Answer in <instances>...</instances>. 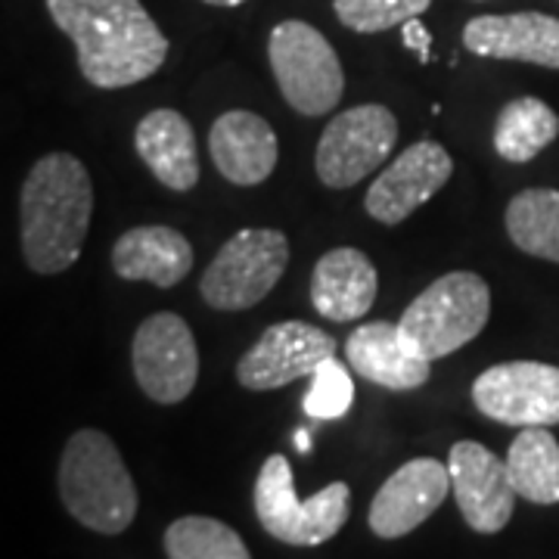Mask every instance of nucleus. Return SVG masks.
<instances>
[{
    "label": "nucleus",
    "mask_w": 559,
    "mask_h": 559,
    "mask_svg": "<svg viewBox=\"0 0 559 559\" xmlns=\"http://www.w3.org/2000/svg\"><path fill=\"white\" fill-rule=\"evenodd\" d=\"M451 175H454L451 153L436 140H419L395 156V162L385 165V171L370 183L364 209L373 221L395 227L404 218H411L419 205L432 200L451 180Z\"/></svg>",
    "instance_id": "ddd939ff"
},
{
    "label": "nucleus",
    "mask_w": 559,
    "mask_h": 559,
    "mask_svg": "<svg viewBox=\"0 0 559 559\" xmlns=\"http://www.w3.org/2000/svg\"><path fill=\"white\" fill-rule=\"evenodd\" d=\"M345 358L360 380L385 385L392 392H411L429 380L432 360L419 358L417 352L401 340L399 323L373 320L360 323L345 342Z\"/></svg>",
    "instance_id": "f3484780"
},
{
    "label": "nucleus",
    "mask_w": 559,
    "mask_h": 559,
    "mask_svg": "<svg viewBox=\"0 0 559 559\" xmlns=\"http://www.w3.org/2000/svg\"><path fill=\"white\" fill-rule=\"evenodd\" d=\"M491 318V289L473 271H454L429 283L401 314V340L419 358L441 360L473 342Z\"/></svg>",
    "instance_id": "20e7f679"
},
{
    "label": "nucleus",
    "mask_w": 559,
    "mask_h": 559,
    "mask_svg": "<svg viewBox=\"0 0 559 559\" xmlns=\"http://www.w3.org/2000/svg\"><path fill=\"white\" fill-rule=\"evenodd\" d=\"M507 234L525 255L559 264V190L532 187L507 205Z\"/></svg>",
    "instance_id": "5701e85b"
},
{
    "label": "nucleus",
    "mask_w": 559,
    "mask_h": 559,
    "mask_svg": "<svg viewBox=\"0 0 559 559\" xmlns=\"http://www.w3.org/2000/svg\"><path fill=\"white\" fill-rule=\"evenodd\" d=\"M168 559H252L242 538L212 516H183L165 532Z\"/></svg>",
    "instance_id": "b1692460"
},
{
    "label": "nucleus",
    "mask_w": 559,
    "mask_h": 559,
    "mask_svg": "<svg viewBox=\"0 0 559 559\" xmlns=\"http://www.w3.org/2000/svg\"><path fill=\"white\" fill-rule=\"evenodd\" d=\"M473 404L503 426H557L559 367L538 360L495 364L473 382Z\"/></svg>",
    "instance_id": "9d476101"
},
{
    "label": "nucleus",
    "mask_w": 559,
    "mask_h": 559,
    "mask_svg": "<svg viewBox=\"0 0 559 559\" xmlns=\"http://www.w3.org/2000/svg\"><path fill=\"white\" fill-rule=\"evenodd\" d=\"M134 146L162 187L175 193H187L200 183L197 134L178 109L146 112L134 131Z\"/></svg>",
    "instance_id": "aec40b11"
},
{
    "label": "nucleus",
    "mask_w": 559,
    "mask_h": 559,
    "mask_svg": "<svg viewBox=\"0 0 559 559\" xmlns=\"http://www.w3.org/2000/svg\"><path fill=\"white\" fill-rule=\"evenodd\" d=\"M94 215L87 168L69 153H50L32 165L22 183V255L35 274H62L81 259Z\"/></svg>",
    "instance_id": "f03ea898"
},
{
    "label": "nucleus",
    "mask_w": 559,
    "mask_h": 559,
    "mask_svg": "<svg viewBox=\"0 0 559 559\" xmlns=\"http://www.w3.org/2000/svg\"><path fill=\"white\" fill-rule=\"evenodd\" d=\"M255 513L271 538L289 547H318L336 538L352 513V488L333 481L314 498L299 500L293 485V466L283 454L264 460L255 479Z\"/></svg>",
    "instance_id": "39448f33"
},
{
    "label": "nucleus",
    "mask_w": 559,
    "mask_h": 559,
    "mask_svg": "<svg viewBox=\"0 0 559 559\" xmlns=\"http://www.w3.org/2000/svg\"><path fill=\"white\" fill-rule=\"evenodd\" d=\"M507 469L516 495L540 507L559 503V441L547 426H528L510 444Z\"/></svg>",
    "instance_id": "412c9836"
},
{
    "label": "nucleus",
    "mask_w": 559,
    "mask_h": 559,
    "mask_svg": "<svg viewBox=\"0 0 559 559\" xmlns=\"http://www.w3.org/2000/svg\"><path fill=\"white\" fill-rule=\"evenodd\" d=\"M401 40H404V47L407 50H414L417 53L419 62H429L432 60V35L426 32V25L417 20H407L401 25Z\"/></svg>",
    "instance_id": "bb28decb"
},
{
    "label": "nucleus",
    "mask_w": 559,
    "mask_h": 559,
    "mask_svg": "<svg viewBox=\"0 0 559 559\" xmlns=\"http://www.w3.org/2000/svg\"><path fill=\"white\" fill-rule=\"evenodd\" d=\"M451 485L466 525L479 535L503 532L516 510V488L510 481L507 460L479 441H457L448 457Z\"/></svg>",
    "instance_id": "f8f14e48"
},
{
    "label": "nucleus",
    "mask_w": 559,
    "mask_h": 559,
    "mask_svg": "<svg viewBox=\"0 0 559 559\" xmlns=\"http://www.w3.org/2000/svg\"><path fill=\"white\" fill-rule=\"evenodd\" d=\"M267 60L280 94L301 116H326L345 91L342 62L333 44L314 25L299 20L280 22L267 40Z\"/></svg>",
    "instance_id": "423d86ee"
},
{
    "label": "nucleus",
    "mask_w": 559,
    "mask_h": 559,
    "mask_svg": "<svg viewBox=\"0 0 559 559\" xmlns=\"http://www.w3.org/2000/svg\"><path fill=\"white\" fill-rule=\"evenodd\" d=\"M193 267V246L190 240L165 224L131 227L112 246V271L131 283H153L159 289H171Z\"/></svg>",
    "instance_id": "6ab92c4d"
},
{
    "label": "nucleus",
    "mask_w": 559,
    "mask_h": 559,
    "mask_svg": "<svg viewBox=\"0 0 559 559\" xmlns=\"http://www.w3.org/2000/svg\"><path fill=\"white\" fill-rule=\"evenodd\" d=\"M451 469L432 457H417L382 481L370 503V528L377 538H404L439 510L451 491Z\"/></svg>",
    "instance_id": "4468645a"
},
{
    "label": "nucleus",
    "mask_w": 559,
    "mask_h": 559,
    "mask_svg": "<svg viewBox=\"0 0 559 559\" xmlns=\"http://www.w3.org/2000/svg\"><path fill=\"white\" fill-rule=\"evenodd\" d=\"M559 138V116L538 97H520L500 109L495 150L507 162H532Z\"/></svg>",
    "instance_id": "4be33fe9"
},
{
    "label": "nucleus",
    "mask_w": 559,
    "mask_h": 559,
    "mask_svg": "<svg viewBox=\"0 0 559 559\" xmlns=\"http://www.w3.org/2000/svg\"><path fill=\"white\" fill-rule=\"evenodd\" d=\"M289 264V240L274 227L237 230L205 267L200 293L215 311H246L271 296Z\"/></svg>",
    "instance_id": "0eeeda50"
},
{
    "label": "nucleus",
    "mask_w": 559,
    "mask_h": 559,
    "mask_svg": "<svg viewBox=\"0 0 559 559\" xmlns=\"http://www.w3.org/2000/svg\"><path fill=\"white\" fill-rule=\"evenodd\" d=\"M399 143V119L382 103L345 109L323 128L314 153L318 178L330 190H348L380 168Z\"/></svg>",
    "instance_id": "6e6552de"
},
{
    "label": "nucleus",
    "mask_w": 559,
    "mask_h": 559,
    "mask_svg": "<svg viewBox=\"0 0 559 559\" xmlns=\"http://www.w3.org/2000/svg\"><path fill=\"white\" fill-rule=\"evenodd\" d=\"M47 10L75 40L81 75L94 87H131L168 57V38L140 0H47Z\"/></svg>",
    "instance_id": "f257e3e1"
},
{
    "label": "nucleus",
    "mask_w": 559,
    "mask_h": 559,
    "mask_svg": "<svg viewBox=\"0 0 559 559\" xmlns=\"http://www.w3.org/2000/svg\"><path fill=\"white\" fill-rule=\"evenodd\" d=\"M463 47L488 60H516L559 69V20L547 13L476 16L463 28Z\"/></svg>",
    "instance_id": "2eb2a0df"
},
{
    "label": "nucleus",
    "mask_w": 559,
    "mask_h": 559,
    "mask_svg": "<svg viewBox=\"0 0 559 559\" xmlns=\"http://www.w3.org/2000/svg\"><path fill=\"white\" fill-rule=\"evenodd\" d=\"M202 3H212V7H240L246 0H202Z\"/></svg>",
    "instance_id": "c85d7f7f"
},
{
    "label": "nucleus",
    "mask_w": 559,
    "mask_h": 559,
    "mask_svg": "<svg viewBox=\"0 0 559 559\" xmlns=\"http://www.w3.org/2000/svg\"><path fill=\"white\" fill-rule=\"evenodd\" d=\"M66 510L100 535H121L138 516V488L119 448L100 429H79L60 460Z\"/></svg>",
    "instance_id": "7ed1b4c3"
},
{
    "label": "nucleus",
    "mask_w": 559,
    "mask_h": 559,
    "mask_svg": "<svg viewBox=\"0 0 559 559\" xmlns=\"http://www.w3.org/2000/svg\"><path fill=\"white\" fill-rule=\"evenodd\" d=\"M209 150L221 178L237 187H255L274 175L280 159L277 134L271 121L249 109H230L209 131Z\"/></svg>",
    "instance_id": "dca6fc26"
},
{
    "label": "nucleus",
    "mask_w": 559,
    "mask_h": 559,
    "mask_svg": "<svg viewBox=\"0 0 559 559\" xmlns=\"http://www.w3.org/2000/svg\"><path fill=\"white\" fill-rule=\"evenodd\" d=\"M380 277L373 261L360 249L342 246L320 255L311 274V305L320 318L333 323L364 318L377 301Z\"/></svg>",
    "instance_id": "a211bd4d"
},
{
    "label": "nucleus",
    "mask_w": 559,
    "mask_h": 559,
    "mask_svg": "<svg viewBox=\"0 0 559 559\" xmlns=\"http://www.w3.org/2000/svg\"><path fill=\"white\" fill-rule=\"evenodd\" d=\"M429 3L432 0H333V10L345 28L360 35H377L423 16Z\"/></svg>",
    "instance_id": "393cba45"
},
{
    "label": "nucleus",
    "mask_w": 559,
    "mask_h": 559,
    "mask_svg": "<svg viewBox=\"0 0 559 559\" xmlns=\"http://www.w3.org/2000/svg\"><path fill=\"white\" fill-rule=\"evenodd\" d=\"M352 401H355V382L348 377L345 364H340L333 355L314 370L311 389L305 392L301 407L314 419H340L352 411Z\"/></svg>",
    "instance_id": "a878e982"
},
{
    "label": "nucleus",
    "mask_w": 559,
    "mask_h": 559,
    "mask_svg": "<svg viewBox=\"0 0 559 559\" xmlns=\"http://www.w3.org/2000/svg\"><path fill=\"white\" fill-rule=\"evenodd\" d=\"M336 355V340L305 320L267 326L259 342L237 360V382L249 392H271L314 377L320 364Z\"/></svg>",
    "instance_id": "9b49d317"
},
{
    "label": "nucleus",
    "mask_w": 559,
    "mask_h": 559,
    "mask_svg": "<svg viewBox=\"0 0 559 559\" xmlns=\"http://www.w3.org/2000/svg\"><path fill=\"white\" fill-rule=\"evenodd\" d=\"M293 441H296V448H299L301 454H308V451H311V436H308V429H296Z\"/></svg>",
    "instance_id": "cd10ccee"
},
{
    "label": "nucleus",
    "mask_w": 559,
    "mask_h": 559,
    "mask_svg": "<svg viewBox=\"0 0 559 559\" xmlns=\"http://www.w3.org/2000/svg\"><path fill=\"white\" fill-rule=\"evenodd\" d=\"M131 360L143 395L156 404H180L200 380V352L193 330L171 311L150 314L140 323Z\"/></svg>",
    "instance_id": "1a4fd4ad"
}]
</instances>
